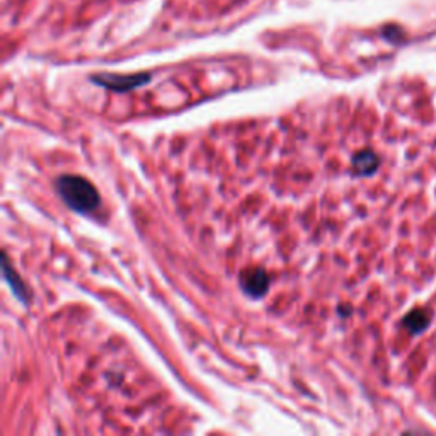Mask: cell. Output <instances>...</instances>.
I'll use <instances>...</instances> for the list:
<instances>
[{"label": "cell", "mask_w": 436, "mask_h": 436, "mask_svg": "<svg viewBox=\"0 0 436 436\" xmlns=\"http://www.w3.org/2000/svg\"><path fill=\"white\" fill-rule=\"evenodd\" d=\"M378 164L380 159L377 154H373L372 150H363L353 157V171L358 176H370L378 169Z\"/></svg>", "instance_id": "6"}, {"label": "cell", "mask_w": 436, "mask_h": 436, "mask_svg": "<svg viewBox=\"0 0 436 436\" xmlns=\"http://www.w3.org/2000/svg\"><path fill=\"white\" fill-rule=\"evenodd\" d=\"M431 322V312L426 309H413L403 319V326L405 331H409L411 334H422L430 327Z\"/></svg>", "instance_id": "5"}, {"label": "cell", "mask_w": 436, "mask_h": 436, "mask_svg": "<svg viewBox=\"0 0 436 436\" xmlns=\"http://www.w3.org/2000/svg\"><path fill=\"white\" fill-rule=\"evenodd\" d=\"M2 271H4V278H6L7 283L11 285V290L17 297V300H19L21 304L29 305V302H31V292H29V288L26 287V283L21 280V276L17 275L14 267L11 266L6 254L2 256Z\"/></svg>", "instance_id": "4"}, {"label": "cell", "mask_w": 436, "mask_h": 436, "mask_svg": "<svg viewBox=\"0 0 436 436\" xmlns=\"http://www.w3.org/2000/svg\"><path fill=\"white\" fill-rule=\"evenodd\" d=\"M57 191L68 208L89 215L101 206V196L92 183L82 176L63 174L57 179Z\"/></svg>", "instance_id": "1"}, {"label": "cell", "mask_w": 436, "mask_h": 436, "mask_svg": "<svg viewBox=\"0 0 436 436\" xmlns=\"http://www.w3.org/2000/svg\"><path fill=\"white\" fill-rule=\"evenodd\" d=\"M240 287L252 299H261L270 290V276L262 267H248L240 273Z\"/></svg>", "instance_id": "3"}, {"label": "cell", "mask_w": 436, "mask_h": 436, "mask_svg": "<svg viewBox=\"0 0 436 436\" xmlns=\"http://www.w3.org/2000/svg\"><path fill=\"white\" fill-rule=\"evenodd\" d=\"M94 84L115 90V92H127L150 80L149 73H135V75H116V73H101V75L90 77Z\"/></svg>", "instance_id": "2"}]
</instances>
